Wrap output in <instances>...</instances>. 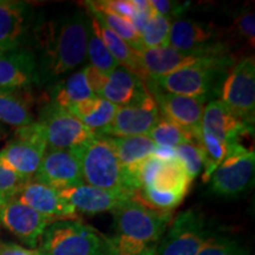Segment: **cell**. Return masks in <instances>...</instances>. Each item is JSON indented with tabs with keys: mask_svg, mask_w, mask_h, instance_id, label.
Wrapping results in <instances>:
<instances>
[{
	"mask_svg": "<svg viewBox=\"0 0 255 255\" xmlns=\"http://www.w3.org/2000/svg\"><path fill=\"white\" fill-rule=\"evenodd\" d=\"M36 24L33 6L18 0H0V52L25 47Z\"/></svg>",
	"mask_w": 255,
	"mask_h": 255,
	"instance_id": "16",
	"label": "cell"
},
{
	"mask_svg": "<svg viewBox=\"0 0 255 255\" xmlns=\"http://www.w3.org/2000/svg\"><path fill=\"white\" fill-rule=\"evenodd\" d=\"M223 33L213 24L193 19L171 21L168 45L183 53L197 56H229Z\"/></svg>",
	"mask_w": 255,
	"mask_h": 255,
	"instance_id": "10",
	"label": "cell"
},
{
	"mask_svg": "<svg viewBox=\"0 0 255 255\" xmlns=\"http://www.w3.org/2000/svg\"><path fill=\"white\" fill-rule=\"evenodd\" d=\"M95 8L101 11L109 12V13L117 15L131 21V19L136 13L131 0H101V1H89Z\"/></svg>",
	"mask_w": 255,
	"mask_h": 255,
	"instance_id": "39",
	"label": "cell"
},
{
	"mask_svg": "<svg viewBox=\"0 0 255 255\" xmlns=\"http://www.w3.org/2000/svg\"><path fill=\"white\" fill-rule=\"evenodd\" d=\"M0 255H40L38 248L31 250L13 242H0Z\"/></svg>",
	"mask_w": 255,
	"mask_h": 255,
	"instance_id": "41",
	"label": "cell"
},
{
	"mask_svg": "<svg viewBox=\"0 0 255 255\" xmlns=\"http://www.w3.org/2000/svg\"><path fill=\"white\" fill-rule=\"evenodd\" d=\"M220 98L235 116L253 127L255 113L254 56L245 57L232 65L220 87Z\"/></svg>",
	"mask_w": 255,
	"mask_h": 255,
	"instance_id": "8",
	"label": "cell"
},
{
	"mask_svg": "<svg viewBox=\"0 0 255 255\" xmlns=\"http://www.w3.org/2000/svg\"><path fill=\"white\" fill-rule=\"evenodd\" d=\"M176 150V157L182 163L184 170L193 182L199 176L203 168V159L201 149L196 142H187L180 144L175 148Z\"/></svg>",
	"mask_w": 255,
	"mask_h": 255,
	"instance_id": "35",
	"label": "cell"
},
{
	"mask_svg": "<svg viewBox=\"0 0 255 255\" xmlns=\"http://www.w3.org/2000/svg\"><path fill=\"white\" fill-rule=\"evenodd\" d=\"M199 144L203 159L202 180L209 182V178L227 156L228 148L218 137L201 129L200 136L195 141Z\"/></svg>",
	"mask_w": 255,
	"mask_h": 255,
	"instance_id": "30",
	"label": "cell"
},
{
	"mask_svg": "<svg viewBox=\"0 0 255 255\" xmlns=\"http://www.w3.org/2000/svg\"><path fill=\"white\" fill-rule=\"evenodd\" d=\"M25 182L27 181H24L13 171L8 170L4 165L0 164V206L4 205L8 200L13 199Z\"/></svg>",
	"mask_w": 255,
	"mask_h": 255,
	"instance_id": "38",
	"label": "cell"
},
{
	"mask_svg": "<svg viewBox=\"0 0 255 255\" xmlns=\"http://www.w3.org/2000/svg\"><path fill=\"white\" fill-rule=\"evenodd\" d=\"M50 223L49 219L14 197L0 206V226L31 250L38 247Z\"/></svg>",
	"mask_w": 255,
	"mask_h": 255,
	"instance_id": "15",
	"label": "cell"
},
{
	"mask_svg": "<svg viewBox=\"0 0 255 255\" xmlns=\"http://www.w3.org/2000/svg\"><path fill=\"white\" fill-rule=\"evenodd\" d=\"M144 82L148 83L146 88L155 98L161 116L183 128L193 135L194 141H196L202 129V116L206 101L164 92L156 87L151 79H145Z\"/></svg>",
	"mask_w": 255,
	"mask_h": 255,
	"instance_id": "13",
	"label": "cell"
},
{
	"mask_svg": "<svg viewBox=\"0 0 255 255\" xmlns=\"http://www.w3.org/2000/svg\"><path fill=\"white\" fill-rule=\"evenodd\" d=\"M227 148V156L209 178V188L216 196L232 199L250 188L254 177L255 155L240 142Z\"/></svg>",
	"mask_w": 255,
	"mask_h": 255,
	"instance_id": "7",
	"label": "cell"
},
{
	"mask_svg": "<svg viewBox=\"0 0 255 255\" xmlns=\"http://www.w3.org/2000/svg\"><path fill=\"white\" fill-rule=\"evenodd\" d=\"M191 181L184 170L180 159L175 158L173 161L163 162L161 169L156 175L151 187L162 191H173V193L187 195L190 188Z\"/></svg>",
	"mask_w": 255,
	"mask_h": 255,
	"instance_id": "28",
	"label": "cell"
},
{
	"mask_svg": "<svg viewBox=\"0 0 255 255\" xmlns=\"http://www.w3.org/2000/svg\"><path fill=\"white\" fill-rule=\"evenodd\" d=\"M184 197L186 196L173 191H162L155 188H141L135 191L132 199L150 209L158 212H171L182 203Z\"/></svg>",
	"mask_w": 255,
	"mask_h": 255,
	"instance_id": "33",
	"label": "cell"
},
{
	"mask_svg": "<svg viewBox=\"0 0 255 255\" xmlns=\"http://www.w3.org/2000/svg\"><path fill=\"white\" fill-rule=\"evenodd\" d=\"M159 117L158 105L150 92H148L141 101L117 108L109 127L100 135L107 137L148 135Z\"/></svg>",
	"mask_w": 255,
	"mask_h": 255,
	"instance_id": "14",
	"label": "cell"
},
{
	"mask_svg": "<svg viewBox=\"0 0 255 255\" xmlns=\"http://www.w3.org/2000/svg\"><path fill=\"white\" fill-rule=\"evenodd\" d=\"M208 237L203 215L188 209L170 222L156 255H196Z\"/></svg>",
	"mask_w": 255,
	"mask_h": 255,
	"instance_id": "12",
	"label": "cell"
},
{
	"mask_svg": "<svg viewBox=\"0 0 255 255\" xmlns=\"http://www.w3.org/2000/svg\"><path fill=\"white\" fill-rule=\"evenodd\" d=\"M90 17L82 12L36 23L38 83L52 85L87 58Z\"/></svg>",
	"mask_w": 255,
	"mask_h": 255,
	"instance_id": "1",
	"label": "cell"
},
{
	"mask_svg": "<svg viewBox=\"0 0 255 255\" xmlns=\"http://www.w3.org/2000/svg\"><path fill=\"white\" fill-rule=\"evenodd\" d=\"M156 157L161 159L163 162H169L173 161V159L177 158L176 157V150L175 148H170V146H155L154 154Z\"/></svg>",
	"mask_w": 255,
	"mask_h": 255,
	"instance_id": "43",
	"label": "cell"
},
{
	"mask_svg": "<svg viewBox=\"0 0 255 255\" xmlns=\"http://www.w3.org/2000/svg\"><path fill=\"white\" fill-rule=\"evenodd\" d=\"M117 108V105L105 101L104 98L94 96L89 100L72 105L68 111L77 117L92 132L100 135L109 127Z\"/></svg>",
	"mask_w": 255,
	"mask_h": 255,
	"instance_id": "24",
	"label": "cell"
},
{
	"mask_svg": "<svg viewBox=\"0 0 255 255\" xmlns=\"http://www.w3.org/2000/svg\"><path fill=\"white\" fill-rule=\"evenodd\" d=\"M105 240H107V251H105V255H129V254L122 253V252L117 251L116 248L111 246V245L109 244V241H108L107 238H105Z\"/></svg>",
	"mask_w": 255,
	"mask_h": 255,
	"instance_id": "44",
	"label": "cell"
},
{
	"mask_svg": "<svg viewBox=\"0 0 255 255\" xmlns=\"http://www.w3.org/2000/svg\"><path fill=\"white\" fill-rule=\"evenodd\" d=\"M152 8L150 6V8L149 9H144V11H136L135 15H133L132 19H131V25L133 26V28L137 31V33L141 34L142 31L144 30L146 23L149 21V19H150L151 14H152Z\"/></svg>",
	"mask_w": 255,
	"mask_h": 255,
	"instance_id": "42",
	"label": "cell"
},
{
	"mask_svg": "<svg viewBox=\"0 0 255 255\" xmlns=\"http://www.w3.org/2000/svg\"><path fill=\"white\" fill-rule=\"evenodd\" d=\"M38 250L40 255H105L107 240L81 220L51 222Z\"/></svg>",
	"mask_w": 255,
	"mask_h": 255,
	"instance_id": "5",
	"label": "cell"
},
{
	"mask_svg": "<svg viewBox=\"0 0 255 255\" xmlns=\"http://www.w3.org/2000/svg\"><path fill=\"white\" fill-rule=\"evenodd\" d=\"M37 124L47 149H76L96 137L77 117L52 102L41 108Z\"/></svg>",
	"mask_w": 255,
	"mask_h": 255,
	"instance_id": "6",
	"label": "cell"
},
{
	"mask_svg": "<svg viewBox=\"0 0 255 255\" xmlns=\"http://www.w3.org/2000/svg\"><path fill=\"white\" fill-rule=\"evenodd\" d=\"M38 83L34 52L26 47L0 52V89L25 90Z\"/></svg>",
	"mask_w": 255,
	"mask_h": 255,
	"instance_id": "19",
	"label": "cell"
},
{
	"mask_svg": "<svg viewBox=\"0 0 255 255\" xmlns=\"http://www.w3.org/2000/svg\"><path fill=\"white\" fill-rule=\"evenodd\" d=\"M152 11L156 13L164 15V17L170 18L173 15L180 13V9H183L182 5L177 4L174 1H163V0H149Z\"/></svg>",
	"mask_w": 255,
	"mask_h": 255,
	"instance_id": "40",
	"label": "cell"
},
{
	"mask_svg": "<svg viewBox=\"0 0 255 255\" xmlns=\"http://www.w3.org/2000/svg\"><path fill=\"white\" fill-rule=\"evenodd\" d=\"M87 7L89 9V14L91 17L97 19L100 23L113 31L115 34L122 38L132 50H135L136 52H139V51L143 50L141 36L137 33V31L133 28L130 21H128L121 17H117V15L111 14L109 12L95 8L89 1L87 2Z\"/></svg>",
	"mask_w": 255,
	"mask_h": 255,
	"instance_id": "29",
	"label": "cell"
},
{
	"mask_svg": "<svg viewBox=\"0 0 255 255\" xmlns=\"http://www.w3.org/2000/svg\"><path fill=\"white\" fill-rule=\"evenodd\" d=\"M33 180L57 190L83 184L77 152L75 149H46Z\"/></svg>",
	"mask_w": 255,
	"mask_h": 255,
	"instance_id": "17",
	"label": "cell"
},
{
	"mask_svg": "<svg viewBox=\"0 0 255 255\" xmlns=\"http://www.w3.org/2000/svg\"><path fill=\"white\" fill-rule=\"evenodd\" d=\"M92 19L95 20L96 26H97V30L100 32V36L102 37V39H103L105 46H107V49L109 50L111 56H113L114 58L116 59V62L120 64V66L129 69L130 71L137 73V75L142 78L136 51L132 50L131 47L128 45L122 38H120L117 34H115L114 32L109 30L107 26H104L103 24L100 23L97 19H95L94 17H92Z\"/></svg>",
	"mask_w": 255,
	"mask_h": 255,
	"instance_id": "27",
	"label": "cell"
},
{
	"mask_svg": "<svg viewBox=\"0 0 255 255\" xmlns=\"http://www.w3.org/2000/svg\"><path fill=\"white\" fill-rule=\"evenodd\" d=\"M231 39L238 44H246L248 49H254L255 45V15L253 12H244L234 19L232 32L228 33Z\"/></svg>",
	"mask_w": 255,
	"mask_h": 255,
	"instance_id": "37",
	"label": "cell"
},
{
	"mask_svg": "<svg viewBox=\"0 0 255 255\" xmlns=\"http://www.w3.org/2000/svg\"><path fill=\"white\" fill-rule=\"evenodd\" d=\"M50 87L51 102L65 110L95 96L88 83L85 69L71 73L65 79H59Z\"/></svg>",
	"mask_w": 255,
	"mask_h": 255,
	"instance_id": "25",
	"label": "cell"
},
{
	"mask_svg": "<svg viewBox=\"0 0 255 255\" xmlns=\"http://www.w3.org/2000/svg\"><path fill=\"white\" fill-rule=\"evenodd\" d=\"M60 196L75 208L76 212L83 214L96 215L105 212H114L132 195L122 191H110L100 189L88 184L65 188L58 190Z\"/></svg>",
	"mask_w": 255,
	"mask_h": 255,
	"instance_id": "20",
	"label": "cell"
},
{
	"mask_svg": "<svg viewBox=\"0 0 255 255\" xmlns=\"http://www.w3.org/2000/svg\"><path fill=\"white\" fill-rule=\"evenodd\" d=\"M14 199L31 207L51 222L79 219L78 213L60 196L58 190L34 180L25 182Z\"/></svg>",
	"mask_w": 255,
	"mask_h": 255,
	"instance_id": "18",
	"label": "cell"
},
{
	"mask_svg": "<svg viewBox=\"0 0 255 255\" xmlns=\"http://www.w3.org/2000/svg\"><path fill=\"white\" fill-rule=\"evenodd\" d=\"M0 121L17 129L34 122L30 97L23 90L0 89Z\"/></svg>",
	"mask_w": 255,
	"mask_h": 255,
	"instance_id": "26",
	"label": "cell"
},
{
	"mask_svg": "<svg viewBox=\"0 0 255 255\" xmlns=\"http://www.w3.org/2000/svg\"><path fill=\"white\" fill-rule=\"evenodd\" d=\"M47 146L37 122L19 128L14 138L0 150V164L23 178L33 180Z\"/></svg>",
	"mask_w": 255,
	"mask_h": 255,
	"instance_id": "9",
	"label": "cell"
},
{
	"mask_svg": "<svg viewBox=\"0 0 255 255\" xmlns=\"http://www.w3.org/2000/svg\"><path fill=\"white\" fill-rule=\"evenodd\" d=\"M231 65L232 56H207L194 65L151 81L162 91L206 101L213 91L219 90L220 78Z\"/></svg>",
	"mask_w": 255,
	"mask_h": 255,
	"instance_id": "3",
	"label": "cell"
},
{
	"mask_svg": "<svg viewBox=\"0 0 255 255\" xmlns=\"http://www.w3.org/2000/svg\"><path fill=\"white\" fill-rule=\"evenodd\" d=\"M87 56L89 57V60L91 63L90 66L97 70V71L104 73V75H108V73L114 71L117 66H120V64L111 56L109 50L105 46L92 17H90V30H89L88 37Z\"/></svg>",
	"mask_w": 255,
	"mask_h": 255,
	"instance_id": "31",
	"label": "cell"
},
{
	"mask_svg": "<svg viewBox=\"0 0 255 255\" xmlns=\"http://www.w3.org/2000/svg\"><path fill=\"white\" fill-rule=\"evenodd\" d=\"M116 235L111 246L129 255H156L159 241L173 221L171 212H158L130 199L113 212Z\"/></svg>",
	"mask_w": 255,
	"mask_h": 255,
	"instance_id": "2",
	"label": "cell"
},
{
	"mask_svg": "<svg viewBox=\"0 0 255 255\" xmlns=\"http://www.w3.org/2000/svg\"><path fill=\"white\" fill-rule=\"evenodd\" d=\"M171 19L152 12L150 19L146 23L141 36L143 50L168 45L169 32H170Z\"/></svg>",
	"mask_w": 255,
	"mask_h": 255,
	"instance_id": "34",
	"label": "cell"
},
{
	"mask_svg": "<svg viewBox=\"0 0 255 255\" xmlns=\"http://www.w3.org/2000/svg\"><path fill=\"white\" fill-rule=\"evenodd\" d=\"M77 152L83 183L100 189L130 194L119 157L107 136L96 135L90 142L75 149Z\"/></svg>",
	"mask_w": 255,
	"mask_h": 255,
	"instance_id": "4",
	"label": "cell"
},
{
	"mask_svg": "<svg viewBox=\"0 0 255 255\" xmlns=\"http://www.w3.org/2000/svg\"><path fill=\"white\" fill-rule=\"evenodd\" d=\"M207 56L183 53L169 45L144 49L137 52L143 81L167 76L177 70L194 65Z\"/></svg>",
	"mask_w": 255,
	"mask_h": 255,
	"instance_id": "22",
	"label": "cell"
},
{
	"mask_svg": "<svg viewBox=\"0 0 255 255\" xmlns=\"http://www.w3.org/2000/svg\"><path fill=\"white\" fill-rule=\"evenodd\" d=\"M202 129L228 146L239 143V138L250 133L253 127L235 116L222 102L213 101L205 107Z\"/></svg>",
	"mask_w": 255,
	"mask_h": 255,
	"instance_id": "23",
	"label": "cell"
},
{
	"mask_svg": "<svg viewBox=\"0 0 255 255\" xmlns=\"http://www.w3.org/2000/svg\"><path fill=\"white\" fill-rule=\"evenodd\" d=\"M196 255H248L237 240L227 237L209 235Z\"/></svg>",
	"mask_w": 255,
	"mask_h": 255,
	"instance_id": "36",
	"label": "cell"
},
{
	"mask_svg": "<svg viewBox=\"0 0 255 255\" xmlns=\"http://www.w3.org/2000/svg\"><path fill=\"white\" fill-rule=\"evenodd\" d=\"M85 75L95 96L117 107H126L141 101L149 90L145 82L135 72L123 66L104 75L92 66H85Z\"/></svg>",
	"mask_w": 255,
	"mask_h": 255,
	"instance_id": "11",
	"label": "cell"
},
{
	"mask_svg": "<svg viewBox=\"0 0 255 255\" xmlns=\"http://www.w3.org/2000/svg\"><path fill=\"white\" fill-rule=\"evenodd\" d=\"M126 176L127 188L135 194L141 189L138 183V170L143 162L154 154L155 143L148 135L130 137H108Z\"/></svg>",
	"mask_w": 255,
	"mask_h": 255,
	"instance_id": "21",
	"label": "cell"
},
{
	"mask_svg": "<svg viewBox=\"0 0 255 255\" xmlns=\"http://www.w3.org/2000/svg\"><path fill=\"white\" fill-rule=\"evenodd\" d=\"M148 136L155 143V145L170 146V148H176L183 143L194 141V137L190 132L162 116L159 117Z\"/></svg>",
	"mask_w": 255,
	"mask_h": 255,
	"instance_id": "32",
	"label": "cell"
}]
</instances>
